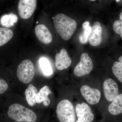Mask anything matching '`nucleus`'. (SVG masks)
Listing matches in <instances>:
<instances>
[{
    "label": "nucleus",
    "instance_id": "nucleus-8",
    "mask_svg": "<svg viewBox=\"0 0 122 122\" xmlns=\"http://www.w3.org/2000/svg\"><path fill=\"white\" fill-rule=\"evenodd\" d=\"M76 115L75 122H93L95 119L93 112L89 105L85 102L78 103L75 107Z\"/></svg>",
    "mask_w": 122,
    "mask_h": 122
},
{
    "label": "nucleus",
    "instance_id": "nucleus-14",
    "mask_svg": "<svg viewBox=\"0 0 122 122\" xmlns=\"http://www.w3.org/2000/svg\"><path fill=\"white\" fill-rule=\"evenodd\" d=\"M51 94L52 92L49 86H45L41 88L37 94L35 98L36 102L39 104L43 102L44 106H49L51 102L48 96Z\"/></svg>",
    "mask_w": 122,
    "mask_h": 122
},
{
    "label": "nucleus",
    "instance_id": "nucleus-15",
    "mask_svg": "<svg viewBox=\"0 0 122 122\" xmlns=\"http://www.w3.org/2000/svg\"><path fill=\"white\" fill-rule=\"evenodd\" d=\"M38 93L37 89L32 84L29 85L25 92L26 101L30 106H33L36 103V96Z\"/></svg>",
    "mask_w": 122,
    "mask_h": 122
},
{
    "label": "nucleus",
    "instance_id": "nucleus-21",
    "mask_svg": "<svg viewBox=\"0 0 122 122\" xmlns=\"http://www.w3.org/2000/svg\"><path fill=\"white\" fill-rule=\"evenodd\" d=\"M113 30L115 32L120 36L122 38V21L117 20L114 21L113 25Z\"/></svg>",
    "mask_w": 122,
    "mask_h": 122
},
{
    "label": "nucleus",
    "instance_id": "nucleus-29",
    "mask_svg": "<svg viewBox=\"0 0 122 122\" xmlns=\"http://www.w3.org/2000/svg\"></svg>",
    "mask_w": 122,
    "mask_h": 122
},
{
    "label": "nucleus",
    "instance_id": "nucleus-24",
    "mask_svg": "<svg viewBox=\"0 0 122 122\" xmlns=\"http://www.w3.org/2000/svg\"><path fill=\"white\" fill-rule=\"evenodd\" d=\"M122 64V53L119 55L117 57V61Z\"/></svg>",
    "mask_w": 122,
    "mask_h": 122
},
{
    "label": "nucleus",
    "instance_id": "nucleus-7",
    "mask_svg": "<svg viewBox=\"0 0 122 122\" xmlns=\"http://www.w3.org/2000/svg\"><path fill=\"white\" fill-rule=\"evenodd\" d=\"M37 0H19L17 10L20 17L24 20L29 19L35 12Z\"/></svg>",
    "mask_w": 122,
    "mask_h": 122
},
{
    "label": "nucleus",
    "instance_id": "nucleus-6",
    "mask_svg": "<svg viewBox=\"0 0 122 122\" xmlns=\"http://www.w3.org/2000/svg\"><path fill=\"white\" fill-rule=\"evenodd\" d=\"M107 107L108 115L112 122H122V93L116 96Z\"/></svg>",
    "mask_w": 122,
    "mask_h": 122
},
{
    "label": "nucleus",
    "instance_id": "nucleus-23",
    "mask_svg": "<svg viewBox=\"0 0 122 122\" xmlns=\"http://www.w3.org/2000/svg\"><path fill=\"white\" fill-rule=\"evenodd\" d=\"M90 22L88 21H86L82 24V26L83 29H86L89 26Z\"/></svg>",
    "mask_w": 122,
    "mask_h": 122
},
{
    "label": "nucleus",
    "instance_id": "nucleus-16",
    "mask_svg": "<svg viewBox=\"0 0 122 122\" xmlns=\"http://www.w3.org/2000/svg\"><path fill=\"white\" fill-rule=\"evenodd\" d=\"M18 18L16 15L13 13L5 14L2 16L0 19V24L6 28L13 26L17 22Z\"/></svg>",
    "mask_w": 122,
    "mask_h": 122
},
{
    "label": "nucleus",
    "instance_id": "nucleus-17",
    "mask_svg": "<svg viewBox=\"0 0 122 122\" xmlns=\"http://www.w3.org/2000/svg\"><path fill=\"white\" fill-rule=\"evenodd\" d=\"M111 72L115 81L122 85V63L117 61H114L112 66Z\"/></svg>",
    "mask_w": 122,
    "mask_h": 122
},
{
    "label": "nucleus",
    "instance_id": "nucleus-19",
    "mask_svg": "<svg viewBox=\"0 0 122 122\" xmlns=\"http://www.w3.org/2000/svg\"><path fill=\"white\" fill-rule=\"evenodd\" d=\"M13 32L10 29L0 27V46L8 42L13 37Z\"/></svg>",
    "mask_w": 122,
    "mask_h": 122
},
{
    "label": "nucleus",
    "instance_id": "nucleus-20",
    "mask_svg": "<svg viewBox=\"0 0 122 122\" xmlns=\"http://www.w3.org/2000/svg\"><path fill=\"white\" fill-rule=\"evenodd\" d=\"M92 27L89 26L83 29V32L79 36V40L81 44H84L87 43L89 40V37L91 32Z\"/></svg>",
    "mask_w": 122,
    "mask_h": 122
},
{
    "label": "nucleus",
    "instance_id": "nucleus-11",
    "mask_svg": "<svg viewBox=\"0 0 122 122\" xmlns=\"http://www.w3.org/2000/svg\"><path fill=\"white\" fill-rule=\"evenodd\" d=\"M55 59V66L59 70L67 69L72 63V60L68 56L67 51L65 49H62L60 53L56 54Z\"/></svg>",
    "mask_w": 122,
    "mask_h": 122
},
{
    "label": "nucleus",
    "instance_id": "nucleus-3",
    "mask_svg": "<svg viewBox=\"0 0 122 122\" xmlns=\"http://www.w3.org/2000/svg\"><path fill=\"white\" fill-rule=\"evenodd\" d=\"M56 114L60 122H75L76 115L75 108L67 99L61 101L57 106Z\"/></svg>",
    "mask_w": 122,
    "mask_h": 122
},
{
    "label": "nucleus",
    "instance_id": "nucleus-18",
    "mask_svg": "<svg viewBox=\"0 0 122 122\" xmlns=\"http://www.w3.org/2000/svg\"><path fill=\"white\" fill-rule=\"evenodd\" d=\"M40 68L44 75L50 76L53 74V70L49 61L45 57H41L39 60Z\"/></svg>",
    "mask_w": 122,
    "mask_h": 122
},
{
    "label": "nucleus",
    "instance_id": "nucleus-12",
    "mask_svg": "<svg viewBox=\"0 0 122 122\" xmlns=\"http://www.w3.org/2000/svg\"><path fill=\"white\" fill-rule=\"evenodd\" d=\"M35 35L41 43L48 45L52 41V36L50 30L45 25H38L35 30Z\"/></svg>",
    "mask_w": 122,
    "mask_h": 122
},
{
    "label": "nucleus",
    "instance_id": "nucleus-5",
    "mask_svg": "<svg viewBox=\"0 0 122 122\" xmlns=\"http://www.w3.org/2000/svg\"><path fill=\"white\" fill-rule=\"evenodd\" d=\"M93 68V61L87 53L81 55L79 62L75 67L74 73L77 77H81L89 74Z\"/></svg>",
    "mask_w": 122,
    "mask_h": 122
},
{
    "label": "nucleus",
    "instance_id": "nucleus-2",
    "mask_svg": "<svg viewBox=\"0 0 122 122\" xmlns=\"http://www.w3.org/2000/svg\"><path fill=\"white\" fill-rule=\"evenodd\" d=\"M8 115L10 118L17 122H35L37 119L36 115L32 110L18 103L9 107Z\"/></svg>",
    "mask_w": 122,
    "mask_h": 122
},
{
    "label": "nucleus",
    "instance_id": "nucleus-4",
    "mask_svg": "<svg viewBox=\"0 0 122 122\" xmlns=\"http://www.w3.org/2000/svg\"><path fill=\"white\" fill-rule=\"evenodd\" d=\"M35 73L33 64L29 59L22 61L18 66L17 75L22 83L27 84L30 82L34 77Z\"/></svg>",
    "mask_w": 122,
    "mask_h": 122
},
{
    "label": "nucleus",
    "instance_id": "nucleus-10",
    "mask_svg": "<svg viewBox=\"0 0 122 122\" xmlns=\"http://www.w3.org/2000/svg\"><path fill=\"white\" fill-rule=\"evenodd\" d=\"M80 92L83 98L90 105H96L100 101L101 93L97 89L92 88L87 85H83L81 86Z\"/></svg>",
    "mask_w": 122,
    "mask_h": 122
},
{
    "label": "nucleus",
    "instance_id": "nucleus-25",
    "mask_svg": "<svg viewBox=\"0 0 122 122\" xmlns=\"http://www.w3.org/2000/svg\"><path fill=\"white\" fill-rule=\"evenodd\" d=\"M115 1L117 4L122 5V0H115Z\"/></svg>",
    "mask_w": 122,
    "mask_h": 122
},
{
    "label": "nucleus",
    "instance_id": "nucleus-26",
    "mask_svg": "<svg viewBox=\"0 0 122 122\" xmlns=\"http://www.w3.org/2000/svg\"><path fill=\"white\" fill-rule=\"evenodd\" d=\"M119 18H120V20L122 21V11L119 14Z\"/></svg>",
    "mask_w": 122,
    "mask_h": 122
},
{
    "label": "nucleus",
    "instance_id": "nucleus-13",
    "mask_svg": "<svg viewBox=\"0 0 122 122\" xmlns=\"http://www.w3.org/2000/svg\"><path fill=\"white\" fill-rule=\"evenodd\" d=\"M102 28L100 22L97 21L94 23L92 27L89 37V41L91 45L96 46L100 45L102 41Z\"/></svg>",
    "mask_w": 122,
    "mask_h": 122
},
{
    "label": "nucleus",
    "instance_id": "nucleus-27",
    "mask_svg": "<svg viewBox=\"0 0 122 122\" xmlns=\"http://www.w3.org/2000/svg\"><path fill=\"white\" fill-rule=\"evenodd\" d=\"M90 1H91V2H94V1H96L97 0H89Z\"/></svg>",
    "mask_w": 122,
    "mask_h": 122
},
{
    "label": "nucleus",
    "instance_id": "nucleus-1",
    "mask_svg": "<svg viewBox=\"0 0 122 122\" xmlns=\"http://www.w3.org/2000/svg\"><path fill=\"white\" fill-rule=\"evenodd\" d=\"M53 22L57 32L66 41L70 39L77 28L76 21L63 13L55 15Z\"/></svg>",
    "mask_w": 122,
    "mask_h": 122
},
{
    "label": "nucleus",
    "instance_id": "nucleus-28",
    "mask_svg": "<svg viewBox=\"0 0 122 122\" xmlns=\"http://www.w3.org/2000/svg\"><path fill=\"white\" fill-rule=\"evenodd\" d=\"M110 0L111 1L113 0Z\"/></svg>",
    "mask_w": 122,
    "mask_h": 122
},
{
    "label": "nucleus",
    "instance_id": "nucleus-9",
    "mask_svg": "<svg viewBox=\"0 0 122 122\" xmlns=\"http://www.w3.org/2000/svg\"><path fill=\"white\" fill-rule=\"evenodd\" d=\"M104 96L107 102H111L120 93L118 84L111 78L106 79L103 84Z\"/></svg>",
    "mask_w": 122,
    "mask_h": 122
},
{
    "label": "nucleus",
    "instance_id": "nucleus-22",
    "mask_svg": "<svg viewBox=\"0 0 122 122\" xmlns=\"http://www.w3.org/2000/svg\"><path fill=\"white\" fill-rule=\"evenodd\" d=\"M8 88V85L6 81L0 78V94L5 92Z\"/></svg>",
    "mask_w": 122,
    "mask_h": 122
}]
</instances>
